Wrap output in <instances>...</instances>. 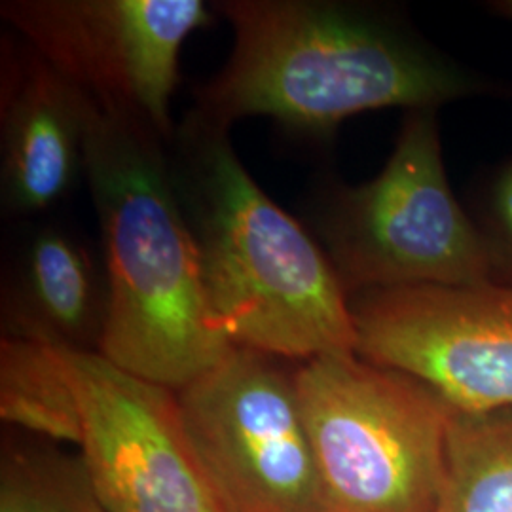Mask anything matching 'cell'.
Returning a JSON list of instances; mask_svg holds the SVG:
<instances>
[{"label": "cell", "instance_id": "2e32d148", "mask_svg": "<svg viewBox=\"0 0 512 512\" xmlns=\"http://www.w3.org/2000/svg\"><path fill=\"white\" fill-rule=\"evenodd\" d=\"M490 10L501 16V18L511 19L512 21V0H497V2H490L488 4Z\"/></svg>", "mask_w": 512, "mask_h": 512}, {"label": "cell", "instance_id": "4fadbf2b", "mask_svg": "<svg viewBox=\"0 0 512 512\" xmlns=\"http://www.w3.org/2000/svg\"><path fill=\"white\" fill-rule=\"evenodd\" d=\"M437 512H512V408L454 410Z\"/></svg>", "mask_w": 512, "mask_h": 512}, {"label": "cell", "instance_id": "3957f363", "mask_svg": "<svg viewBox=\"0 0 512 512\" xmlns=\"http://www.w3.org/2000/svg\"><path fill=\"white\" fill-rule=\"evenodd\" d=\"M167 145L145 122L90 101L84 179L109 283L99 353L179 391L234 346L211 327L198 249L175 192Z\"/></svg>", "mask_w": 512, "mask_h": 512}, {"label": "cell", "instance_id": "5bb4252c", "mask_svg": "<svg viewBox=\"0 0 512 512\" xmlns=\"http://www.w3.org/2000/svg\"><path fill=\"white\" fill-rule=\"evenodd\" d=\"M0 512H109L93 495L80 459L4 444Z\"/></svg>", "mask_w": 512, "mask_h": 512}, {"label": "cell", "instance_id": "277c9868", "mask_svg": "<svg viewBox=\"0 0 512 512\" xmlns=\"http://www.w3.org/2000/svg\"><path fill=\"white\" fill-rule=\"evenodd\" d=\"M327 512H437L454 408L357 353L294 370Z\"/></svg>", "mask_w": 512, "mask_h": 512}, {"label": "cell", "instance_id": "8fae6325", "mask_svg": "<svg viewBox=\"0 0 512 512\" xmlns=\"http://www.w3.org/2000/svg\"><path fill=\"white\" fill-rule=\"evenodd\" d=\"M107 315L105 264L84 239L54 222L23 239L2 287L4 336L99 353Z\"/></svg>", "mask_w": 512, "mask_h": 512}, {"label": "cell", "instance_id": "ba28073f", "mask_svg": "<svg viewBox=\"0 0 512 512\" xmlns=\"http://www.w3.org/2000/svg\"><path fill=\"white\" fill-rule=\"evenodd\" d=\"M349 306L368 363L420 380L458 412L512 408L511 285H410Z\"/></svg>", "mask_w": 512, "mask_h": 512}, {"label": "cell", "instance_id": "30bf717a", "mask_svg": "<svg viewBox=\"0 0 512 512\" xmlns=\"http://www.w3.org/2000/svg\"><path fill=\"white\" fill-rule=\"evenodd\" d=\"M90 99L12 31L0 48V196L8 217L63 202L86 165Z\"/></svg>", "mask_w": 512, "mask_h": 512}, {"label": "cell", "instance_id": "7c38bea8", "mask_svg": "<svg viewBox=\"0 0 512 512\" xmlns=\"http://www.w3.org/2000/svg\"><path fill=\"white\" fill-rule=\"evenodd\" d=\"M0 418L37 437L80 444V412L59 348L2 336Z\"/></svg>", "mask_w": 512, "mask_h": 512}, {"label": "cell", "instance_id": "7a4b0ae2", "mask_svg": "<svg viewBox=\"0 0 512 512\" xmlns=\"http://www.w3.org/2000/svg\"><path fill=\"white\" fill-rule=\"evenodd\" d=\"M167 154L211 327L232 346L277 359L355 353L349 296L329 258L249 175L228 128L190 110Z\"/></svg>", "mask_w": 512, "mask_h": 512}, {"label": "cell", "instance_id": "5b68a950", "mask_svg": "<svg viewBox=\"0 0 512 512\" xmlns=\"http://www.w3.org/2000/svg\"><path fill=\"white\" fill-rule=\"evenodd\" d=\"M308 230L348 296L492 281L475 222L446 175L437 110L406 112L374 179L323 184L311 198Z\"/></svg>", "mask_w": 512, "mask_h": 512}, {"label": "cell", "instance_id": "6da1fadb", "mask_svg": "<svg viewBox=\"0 0 512 512\" xmlns=\"http://www.w3.org/2000/svg\"><path fill=\"white\" fill-rule=\"evenodd\" d=\"M234 31L219 73L194 90V112L230 129L268 116L329 141L370 110H439L494 84L437 52L387 10L332 0H219Z\"/></svg>", "mask_w": 512, "mask_h": 512}, {"label": "cell", "instance_id": "9a60e30c", "mask_svg": "<svg viewBox=\"0 0 512 512\" xmlns=\"http://www.w3.org/2000/svg\"><path fill=\"white\" fill-rule=\"evenodd\" d=\"M490 264V279L512 287V156L488 173L469 211Z\"/></svg>", "mask_w": 512, "mask_h": 512}, {"label": "cell", "instance_id": "52a82bcc", "mask_svg": "<svg viewBox=\"0 0 512 512\" xmlns=\"http://www.w3.org/2000/svg\"><path fill=\"white\" fill-rule=\"evenodd\" d=\"M0 16L93 105L171 141L181 48L215 10L202 0H4Z\"/></svg>", "mask_w": 512, "mask_h": 512}, {"label": "cell", "instance_id": "8992f818", "mask_svg": "<svg viewBox=\"0 0 512 512\" xmlns=\"http://www.w3.org/2000/svg\"><path fill=\"white\" fill-rule=\"evenodd\" d=\"M177 399L224 512H327L294 372L277 357L234 346Z\"/></svg>", "mask_w": 512, "mask_h": 512}, {"label": "cell", "instance_id": "9c48e42d", "mask_svg": "<svg viewBox=\"0 0 512 512\" xmlns=\"http://www.w3.org/2000/svg\"><path fill=\"white\" fill-rule=\"evenodd\" d=\"M80 412V465L109 512H224L192 452L177 391L59 348Z\"/></svg>", "mask_w": 512, "mask_h": 512}]
</instances>
